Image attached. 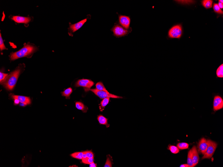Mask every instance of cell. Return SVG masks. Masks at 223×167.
I'll return each instance as SVG.
<instances>
[{
    "mask_svg": "<svg viewBox=\"0 0 223 167\" xmlns=\"http://www.w3.org/2000/svg\"><path fill=\"white\" fill-rule=\"evenodd\" d=\"M87 18L82 20L79 22L74 24H71L70 25V29L73 32H75L79 30L87 21Z\"/></svg>",
    "mask_w": 223,
    "mask_h": 167,
    "instance_id": "obj_11",
    "label": "cell"
},
{
    "mask_svg": "<svg viewBox=\"0 0 223 167\" xmlns=\"http://www.w3.org/2000/svg\"><path fill=\"white\" fill-rule=\"evenodd\" d=\"M86 155L87 158H94V156L93 153L91 151H85L84 152Z\"/></svg>",
    "mask_w": 223,
    "mask_h": 167,
    "instance_id": "obj_30",
    "label": "cell"
},
{
    "mask_svg": "<svg viewBox=\"0 0 223 167\" xmlns=\"http://www.w3.org/2000/svg\"><path fill=\"white\" fill-rule=\"evenodd\" d=\"M110 100V98H106L103 99V100L101 102L100 105L99 106L101 111H102L103 110H104L106 106L109 102Z\"/></svg>",
    "mask_w": 223,
    "mask_h": 167,
    "instance_id": "obj_17",
    "label": "cell"
},
{
    "mask_svg": "<svg viewBox=\"0 0 223 167\" xmlns=\"http://www.w3.org/2000/svg\"><path fill=\"white\" fill-rule=\"evenodd\" d=\"M217 77L219 78H223V65L222 64L218 68L217 72Z\"/></svg>",
    "mask_w": 223,
    "mask_h": 167,
    "instance_id": "obj_22",
    "label": "cell"
},
{
    "mask_svg": "<svg viewBox=\"0 0 223 167\" xmlns=\"http://www.w3.org/2000/svg\"><path fill=\"white\" fill-rule=\"evenodd\" d=\"M213 8H214V10L215 12L219 14H223V11L219 7L218 4L214 3Z\"/></svg>",
    "mask_w": 223,
    "mask_h": 167,
    "instance_id": "obj_26",
    "label": "cell"
},
{
    "mask_svg": "<svg viewBox=\"0 0 223 167\" xmlns=\"http://www.w3.org/2000/svg\"><path fill=\"white\" fill-rule=\"evenodd\" d=\"M85 91L87 92L89 91H91L94 93L95 95L97 96L101 99H103L106 98H122V97L118 96L109 93V92H107L103 91H100L96 89H90L84 88Z\"/></svg>",
    "mask_w": 223,
    "mask_h": 167,
    "instance_id": "obj_3",
    "label": "cell"
},
{
    "mask_svg": "<svg viewBox=\"0 0 223 167\" xmlns=\"http://www.w3.org/2000/svg\"><path fill=\"white\" fill-rule=\"evenodd\" d=\"M189 147V145L186 143H179L177 144V147L180 150H184L188 149Z\"/></svg>",
    "mask_w": 223,
    "mask_h": 167,
    "instance_id": "obj_25",
    "label": "cell"
},
{
    "mask_svg": "<svg viewBox=\"0 0 223 167\" xmlns=\"http://www.w3.org/2000/svg\"><path fill=\"white\" fill-rule=\"evenodd\" d=\"M213 1L212 0H204L202 1V4L206 9L211 8L213 7Z\"/></svg>",
    "mask_w": 223,
    "mask_h": 167,
    "instance_id": "obj_18",
    "label": "cell"
},
{
    "mask_svg": "<svg viewBox=\"0 0 223 167\" xmlns=\"http://www.w3.org/2000/svg\"><path fill=\"white\" fill-rule=\"evenodd\" d=\"M95 83L91 80L86 79H82L78 80L75 84L76 87H83L86 88H90L94 85Z\"/></svg>",
    "mask_w": 223,
    "mask_h": 167,
    "instance_id": "obj_6",
    "label": "cell"
},
{
    "mask_svg": "<svg viewBox=\"0 0 223 167\" xmlns=\"http://www.w3.org/2000/svg\"><path fill=\"white\" fill-rule=\"evenodd\" d=\"M187 164L189 166V167H194V164L192 159V150L191 149L189 151L187 157Z\"/></svg>",
    "mask_w": 223,
    "mask_h": 167,
    "instance_id": "obj_19",
    "label": "cell"
},
{
    "mask_svg": "<svg viewBox=\"0 0 223 167\" xmlns=\"http://www.w3.org/2000/svg\"><path fill=\"white\" fill-rule=\"evenodd\" d=\"M192 159H193L194 167H195L199 163L200 158H199V153H198L197 147L196 146H194L192 148Z\"/></svg>",
    "mask_w": 223,
    "mask_h": 167,
    "instance_id": "obj_12",
    "label": "cell"
},
{
    "mask_svg": "<svg viewBox=\"0 0 223 167\" xmlns=\"http://www.w3.org/2000/svg\"><path fill=\"white\" fill-rule=\"evenodd\" d=\"M112 31L115 36L120 37L125 36L128 33V31L121 26L116 25L113 28Z\"/></svg>",
    "mask_w": 223,
    "mask_h": 167,
    "instance_id": "obj_7",
    "label": "cell"
},
{
    "mask_svg": "<svg viewBox=\"0 0 223 167\" xmlns=\"http://www.w3.org/2000/svg\"><path fill=\"white\" fill-rule=\"evenodd\" d=\"M83 152H76L71 154V157L75 159L82 160L83 158Z\"/></svg>",
    "mask_w": 223,
    "mask_h": 167,
    "instance_id": "obj_23",
    "label": "cell"
},
{
    "mask_svg": "<svg viewBox=\"0 0 223 167\" xmlns=\"http://www.w3.org/2000/svg\"><path fill=\"white\" fill-rule=\"evenodd\" d=\"M12 97L13 98L17 99L20 102L23 103L26 105L29 104L31 103L30 99L28 97L13 95H12Z\"/></svg>",
    "mask_w": 223,
    "mask_h": 167,
    "instance_id": "obj_14",
    "label": "cell"
},
{
    "mask_svg": "<svg viewBox=\"0 0 223 167\" xmlns=\"http://www.w3.org/2000/svg\"><path fill=\"white\" fill-rule=\"evenodd\" d=\"M26 105L24 103H21L20 104V105L21 106H25Z\"/></svg>",
    "mask_w": 223,
    "mask_h": 167,
    "instance_id": "obj_37",
    "label": "cell"
},
{
    "mask_svg": "<svg viewBox=\"0 0 223 167\" xmlns=\"http://www.w3.org/2000/svg\"><path fill=\"white\" fill-rule=\"evenodd\" d=\"M182 33V27L180 25L174 26L169 30L168 35L171 38H180Z\"/></svg>",
    "mask_w": 223,
    "mask_h": 167,
    "instance_id": "obj_5",
    "label": "cell"
},
{
    "mask_svg": "<svg viewBox=\"0 0 223 167\" xmlns=\"http://www.w3.org/2000/svg\"><path fill=\"white\" fill-rule=\"evenodd\" d=\"M35 50V47L31 45L27 44L18 51L12 53L10 56L11 60H14L26 57L34 52Z\"/></svg>",
    "mask_w": 223,
    "mask_h": 167,
    "instance_id": "obj_2",
    "label": "cell"
},
{
    "mask_svg": "<svg viewBox=\"0 0 223 167\" xmlns=\"http://www.w3.org/2000/svg\"><path fill=\"white\" fill-rule=\"evenodd\" d=\"M219 1L221 2H222V3H223V1L222 0H219Z\"/></svg>",
    "mask_w": 223,
    "mask_h": 167,
    "instance_id": "obj_38",
    "label": "cell"
},
{
    "mask_svg": "<svg viewBox=\"0 0 223 167\" xmlns=\"http://www.w3.org/2000/svg\"><path fill=\"white\" fill-rule=\"evenodd\" d=\"M72 89L71 87H69L61 92V93L62 94V95L66 97V98H70V95L72 93Z\"/></svg>",
    "mask_w": 223,
    "mask_h": 167,
    "instance_id": "obj_21",
    "label": "cell"
},
{
    "mask_svg": "<svg viewBox=\"0 0 223 167\" xmlns=\"http://www.w3.org/2000/svg\"><path fill=\"white\" fill-rule=\"evenodd\" d=\"M104 167H111L112 164L111 161L109 158H107L106 162L105 164Z\"/></svg>",
    "mask_w": 223,
    "mask_h": 167,
    "instance_id": "obj_31",
    "label": "cell"
},
{
    "mask_svg": "<svg viewBox=\"0 0 223 167\" xmlns=\"http://www.w3.org/2000/svg\"><path fill=\"white\" fill-rule=\"evenodd\" d=\"M208 147L207 140L205 138L200 140L198 145V151L199 153L204 155L207 151Z\"/></svg>",
    "mask_w": 223,
    "mask_h": 167,
    "instance_id": "obj_9",
    "label": "cell"
},
{
    "mask_svg": "<svg viewBox=\"0 0 223 167\" xmlns=\"http://www.w3.org/2000/svg\"><path fill=\"white\" fill-rule=\"evenodd\" d=\"M96 89L100 91H103L108 92L107 90L102 82H100L97 83L96 85Z\"/></svg>",
    "mask_w": 223,
    "mask_h": 167,
    "instance_id": "obj_20",
    "label": "cell"
},
{
    "mask_svg": "<svg viewBox=\"0 0 223 167\" xmlns=\"http://www.w3.org/2000/svg\"><path fill=\"white\" fill-rule=\"evenodd\" d=\"M87 156H86V154H85V153L83 152V158H82V159H86V158H87Z\"/></svg>",
    "mask_w": 223,
    "mask_h": 167,
    "instance_id": "obj_36",
    "label": "cell"
},
{
    "mask_svg": "<svg viewBox=\"0 0 223 167\" xmlns=\"http://www.w3.org/2000/svg\"><path fill=\"white\" fill-rule=\"evenodd\" d=\"M8 76V74H4L0 72V82L1 84L3 83L6 79L7 77Z\"/></svg>",
    "mask_w": 223,
    "mask_h": 167,
    "instance_id": "obj_27",
    "label": "cell"
},
{
    "mask_svg": "<svg viewBox=\"0 0 223 167\" xmlns=\"http://www.w3.org/2000/svg\"><path fill=\"white\" fill-rule=\"evenodd\" d=\"M20 72V69H17L7 76L5 81L2 83L7 89L9 90H12L14 87Z\"/></svg>",
    "mask_w": 223,
    "mask_h": 167,
    "instance_id": "obj_1",
    "label": "cell"
},
{
    "mask_svg": "<svg viewBox=\"0 0 223 167\" xmlns=\"http://www.w3.org/2000/svg\"><path fill=\"white\" fill-rule=\"evenodd\" d=\"M208 147L207 151L202 158V160L210 159L212 158L217 149L218 144L211 140H207Z\"/></svg>",
    "mask_w": 223,
    "mask_h": 167,
    "instance_id": "obj_4",
    "label": "cell"
},
{
    "mask_svg": "<svg viewBox=\"0 0 223 167\" xmlns=\"http://www.w3.org/2000/svg\"><path fill=\"white\" fill-rule=\"evenodd\" d=\"M168 149L170 150L171 153L174 154H177L179 152V149L177 147L174 146L170 145L168 147Z\"/></svg>",
    "mask_w": 223,
    "mask_h": 167,
    "instance_id": "obj_24",
    "label": "cell"
},
{
    "mask_svg": "<svg viewBox=\"0 0 223 167\" xmlns=\"http://www.w3.org/2000/svg\"><path fill=\"white\" fill-rule=\"evenodd\" d=\"M90 167H97L96 164H95V163L93 162V163H91V164H90Z\"/></svg>",
    "mask_w": 223,
    "mask_h": 167,
    "instance_id": "obj_34",
    "label": "cell"
},
{
    "mask_svg": "<svg viewBox=\"0 0 223 167\" xmlns=\"http://www.w3.org/2000/svg\"><path fill=\"white\" fill-rule=\"evenodd\" d=\"M14 99V103L15 105H17L19 104L20 102L17 98H13Z\"/></svg>",
    "mask_w": 223,
    "mask_h": 167,
    "instance_id": "obj_32",
    "label": "cell"
},
{
    "mask_svg": "<svg viewBox=\"0 0 223 167\" xmlns=\"http://www.w3.org/2000/svg\"><path fill=\"white\" fill-rule=\"evenodd\" d=\"M12 19L18 23H27L31 20L30 18L15 16L12 17Z\"/></svg>",
    "mask_w": 223,
    "mask_h": 167,
    "instance_id": "obj_13",
    "label": "cell"
},
{
    "mask_svg": "<svg viewBox=\"0 0 223 167\" xmlns=\"http://www.w3.org/2000/svg\"><path fill=\"white\" fill-rule=\"evenodd\" d=\"M180 167H189V166H188V164H183V165H181L180 166Z\"/></svg>",
    "mask_w": 223,
    "mask_h": 167,
    "instance_id": "obj_35",
    "label": "cell"
},
{
    "mask_svg": "<svg viewBox=\"0 0 223 167\" xmlns=\"http://www.w3.org/2000/svg\"><path fill=\"white\" fill-rule=\"evenodd\" d=\"M97 119L100 124L106 125L107 127H109L110 125L108 122V119L103 115L101 114L99 115Z\"/></svg>",
    "mask_w": 223,
    "mask_h": 167,
    "instance_id": "obj_15",
    "label": "cell"
},
{
    "mask_svg": "<svg viewBox=\"0 0 223 167\" xmlns=\"http://www.w3.org/2000/svg\"><path fill=\"white\" fill-rule=\"evenodd\" d=\"M223 108V100L220 96H215L213 102V109L214 111L220 110Z\"/></svg>",
    "mask_w": 223,
    "mask_h": 167,
    "instance_id": "obj_8",
    "label": "cell"
},
{
    "mask_svg": "<svg viewBox=\"0 0 223 167\" xmlns=\"http://www.w3.org/2000/svg\"><path fill=\"white\" fill-rule=\"evenodd\" d=\"M119 21L120 24L123 27L126 29L129 28L130 23V19L129 17L120 15L119 16Z\"/></svg>",
    "mask_w": 223,
    "mask_h": 167,
    "instance_id": "obj_10",
    "label": "cell"
},
{
    "mask_svg": "<svg viewBox=\"0 0 223 167\" xmlns=\"http://www.w3.org/2000/svg\"><path fill=\"white\" fill-rule=\"evenodd\" d=\"M218 5H219V7H220V8L221 9H223V3L219 1V4H218Z\"/></svg>",
    "mask_w": 223,
    "mask_h": 167,
    "instance_id": "obj_33",
    "label": "cell"
},
{
    "mask_svg": "<svg viewBox=\"0 0 223 167\" xmlns=\"http://www.w3.org/2000/svg\"><path fill=\"white\" fill-rule=\"evenodd\" d=\"M0 49L1 51L7 49L5 46L4 43L3 41V40L2 37H1V33L0 34Z\"/></svg>",
    "mask_w": 223,
    "mask_h": 167,
    "instance_id": "obj_29",
    "label": "cell"
},
{
    "mask_svg": "<svg viewBox=\"0 0 223 167\" xmlns=\"http://www.w3.org/2000/svg\"><path fill=\"white\" fill-rule=\"evenodd\" d=\"M76 106L78 109L82 110L84 113L87 112L88 110V107L81 102H77L76 103Z\"/></svg>",
    "mask_w": 223,
    "mask_h": 167,
    "instance_id": "obj_16",
    "label": "cell"
},
{
    "mask_svg": "<svg viewBox=\"0 0 223 167\" xmlns=\"http://www.w3.org/2000/svg\"><path fill=\"white\" fill-rule=\"evenodd\" d=\"M82 163L86 164H90L94 162V158H87L86 159H82Z\"/></svg>",
    "mask_w": 223,
    "mask_h": 167,
    "instance_id": "obj_28",
    "label": "cell"
}]
</instances>
